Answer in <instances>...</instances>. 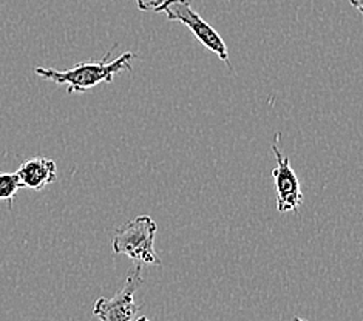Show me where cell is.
Returning a JSON list of instances; mask_svg holds the SVG:
<instances>
[{"instance_id":"obj_2","label":"cell","mask_w":363,"mask_h":321,"mask_svg":"<svg viewBox=\"0 0 363 321\" xmlns=\"http://www.w3.org/2000/svg\"><path fill=\"white\" fill-rule=\"evenodd\" d=\"M157 223L150 216L143 215L125 223L115 232L111 249L115 255H127L135 264H155L160 266L161 259L155 252V235H157Z\"/></svg>"},{"instance_id":"obj_6","label":"cell","mask_w":363,"mask_h":321,"mask_svg":"<svg viewBox=\"0 0 363 321\" xmlns=\"http://www.w3.org/2000/svg\"><path fill=\"white\" fill-rule=\"evenodd\" d=\"M16 175L21 181L22 188H31L40 192V190H44L56 181L57 166L53 159L38 156V158L23 161L21 167L17 169Z\"/></svg>"},{"instance_id":"obj_5","label":"cell","mask_w":363,"mask_h":321,"mask_svg":"<svg viewBox=\"0 0 363 321\" xmlns=\"http://www.w3.org/2000/svg\"><path fill=\"white\" fill-rule=\"evenodd\" d=\"M279 142L280 133H277L272 144V152L277 159V167L272 170V178L275 181L277 210L280 213H288L297 210L303 204V192H301L297 173L291 167L289 158L281 153Z\"/></svg>"},{"instance_id":"obj_4","label":"cell","mask_w":363,"mask_h":321,"mask_svg":"<svg viewBox=\"0 0 363 321\" xmlns=\"http://www.w3.org/2000/svg\"><path fill=\"white\" fill-rule=\"evenodd\" d=\"M141 271L143 264H135L123 289L111 298L99 297L94 301L93 315L99 321H132L140 310V306L135 303V292L143 284Z\"/></svg>"},{"instance_id":"obj_9","label":"cell","mask_w":363,"mask_h":321,"mask_svg":"<svg viewBox=\"0 0 363 321\" xmlns=\"http://www.w3.org/2000/svg\"><path fill=\"white\" fill-rule=\"evenodd\" d=\"M350 4L356 8L359 13L363 14V0H350Z\"/></svg>"},{"instance_id":"obj_8","label":"cell","mask_w":363,"mask_h":321,"mask_svg":"<svg viewBox=\"0 0 363 321\" xmlns=\"http://www.w3.org/2000/svg\"><path fill=\"white\" fill-rule=\"evenodd\" d=\"M132 2H135L138 10L143 13H149V11L155 13L164 2H166V0H132Z\"/></svg>"},{"instance_id":"obj_11","label":"cell","mask_w":363,"mask_h":321,"mask_svg":"<svg viewBox=\"0 0 363 321\" xmlns=\"http://www.w3.org/2000/svg\"><path fill=\"white\" fill-rule=\"evenodd\" d=\"M294 321H306V320H303V318H294Z\"/></svg>"},{"instance_id":"obj_10","label":"cell","mask_w":363,"mask_h":321,"mask_svg":"<svg viewBox=\"0 0 363 321\" xmlns=\"http://www.w3.org/2000/svg\"><path fill=\"white\" fill-rule=\"evenodd\" d=\"M136 321H150L149 318H147V317H140V318H138Z\"/></svg>"},{"instance_id":"obj_7","label":"cell","mask_w":363,"mask_h":321,"mask_svg":"<svg viewBox=\"0 0 363 321\" xmlns=\"http://www.w3.org/2000/svg\"><path fill=\"white\" fill-rule=\"evenodd\" d=\"M21 188V181L16 173L0 171V201H6L8 204H11Z\"/></svg>"},{"instance_id":"obj_3","label":"cell","mask_w":363,"mask_h":321,"mask_svg":"<svg viewBox=\"0 0 363 321\" xmlns=\"http://www.w3.org/2000/svg\"><path fill=\"white\" fill-rule=\"evenodd\" d=\"M155 13L166 14L170 22L186 25L198 42L203 43L213 55H217L228 67H232L226 43L221 39L218 31L194 10L190 0H166Z\"/></svg>"},{"instance_id":"obj_1","label":"cell","mask_w":363,"mask_h":321,"mask_svg":"<svg viewBox=\"0 0 363 321\" xmlns=\"http://www.w3.org/2000/svg\"><path fill=\"white\" fill-rule=\"evenodd\" d=\"M111 51L104 56L101 60H87V62H79L70 70L59 72L55 68L36 67L34 74L44 77L56 85H65L68 94L72 93H84L93 86L99 85L101 82L111 84L115 76L121 72H132V60L136 57L132 51L123 53L119 57L110 60Z\"/></svg>"}]
</instances>
